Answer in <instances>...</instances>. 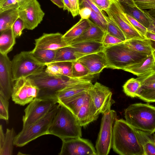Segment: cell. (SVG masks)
I'll list each match as a JSON object with an SVG mask.
<instances>
[{
    "mask_svg": "<svg viewBox=\"0 0 155 155\" xmlns=\"http://www.w3.org/2000/svg\"><path fill=\"white\" fill-rule=\"evenodd\" d=\"M112 148L120 155H144L136 129L123 119H117L115 124Z\"/></svg>",
    "mask_w": 155,
    "mask_h": 155,
    "instance_id": "cell-1",
    "label": "cell"
},
{
    "mask_svg": "<svg viewBox=\"0 0 155 155\" xmlns=\"http://www.w3.org/2000/svg\"><path fill=\"white\" fill-rule=\"evenodd\" d=\"M59 104L49 129V134L56 136L61 140L81 137L82 127L76 116L66 107Z\"/></svg>",
    "mask_w": 155,
    "mask_h": 155,
    "instance_id": "cell-2",
    "label": "cell"
},
{
    "mask_svg": "<svg viewBox=\"0 0 155 155\" xmlns=\"http://www.w3.org/2000/svg\"><path fill=\"white\" fill-rule=\"evenodd\" d=\"M126 121L135 129L152 134L155 132V107L137 103L130 105L124 111Z\"/></svg>",
    "mask_w": 155,
    "mask_h": 155,
    "instance_id": "cell-3",
    "label": "cell"
},
{
    "mask_svg": "<svg viewBox=\"0 0 155 155\" xmlns=\"http://www.w3.org/2000/svg\"><path fill=\"white\" fill-rule=\"evenodd\" d=\"M28 78L39 90L37 97H55L56 93L59 91L77 84L90 82L64 76L50 75L45 70Z\"/></svg>",
    "mask_w": 155,
    "mask_h": 155,
    "instance_id": "cell-4",
    "label": "cell"
},
{
    "mask_svg": "<svg viewBox=\"0 0 155 155\" xmlns=\"http://www.w3.org/2000/svg\"><path fill=\"white\" fill-rule=\"evenodd\" d=\"M107 68L122 69L137 63L148 55L135 51L123 42L104 48Z\"/></svg>",
    "mask_w": 155,
    "mask_h": 155,
    "instance_id": "cell-5",
    "label": "cell"
},
{
    "mask_svg": "<svg viewBox=\"0 0 155 155\" xmlns=\"http://www.w3.org/2000/svg\"><path fill=\"white\" fill-rule=\"evenodd\" d=\"M59 105V103H58L40 120L22 127L21 130L15 138L14 145L22 147L41 136L49 134V129Z\"/></svg>",
    "mask_w": 155,
    "mask_h": 155,
    "instance_id": "cell-6",
    "label": "cell"
},
{
    "mask_svg": "<svg viewBox=\"0 0 155 155\" xmlns=\"http://www.w3.org/2000/svg\"><path fill=\"white\" fill-rule=\"evenodd\" d=\"M14 81L21 78H28L45 70L46 66L40 63L31 51H22L15 55L11 61Z\"/></svg>",
    "mask_w": 155,
    "mask_h": 155,
    "instance_id": "cell-7",
    "label": "cell"
},
{
    "mask_svg": "<svg viewBox=\"0 0 155 155\" xmlns=\"http://www.w3.org/2000/svg\"><path fill=\"white\" fill-rule=\"evenodd\" d=\"M117 120V113L114 110L103 114L95 146L97 155H107L110 153L112 147L114 128Z\"/></svg>",
    "mask_w": 155,
    "mask_h": 155,
    "instance_id": "cell-8",
    "label": "cell"
},
{
    "mask_svg": "<svg viewBox=\"0 0 155 155\" xmlns=\"http://www.w3.org/2000/svg\"><path fill=\"white\" fill-rule=\"evenodd\" d=\"M58 103L54 97H36L29 103L24 110L23 127L30 125L46 115Z\"/></svg>",
    "mask_w": 155,
    "mask_h": 155,
    "instance_id": "cell-9",
    "label": "cell"
},
{
    "mask_svg": "<svg viewBox=\"0 0 155 155\" xmlns=\"http://www.w3.org/2000/svg\"><path fill=\"white\" fill-rule=\"evenodd\" d=\"M112 1L109 8L105 12L120 28L125 35L126 40L146 38L132 25L127 17L121 4L116 0Z\"/></svg>",
    "mask_w": 155,
    "mask_h": 155,
    "instance_id": "cell-10",
    "label": "cell"
},
{
    "mask_svg": "<svg viewBox=\"0 0 155 155\" xmlns=\"http://www.w3.org/2000/svg\"><path fill=\"white\" fill-rule=\"evenodd\" d=\"M15 82L11 97L15 104L24 106L38 97L39 90L29 78H21Z\"/></svg>",
    "mask_w": 155,
    "mask_h": 155,
    "instance_id": "cell-11",
    "label": "cell"
},
{
    "mask_svg": "<svg viewBox=\"0 0 155 155\" xmlns=\"http://www.w3.org/2000/svg\"><path fill=\"white\" fill-rule=\"evenodd\" d=\"M19 17L23 21L25 29L32 30L42 21L45 14L37 0H30L18 8Z\"/></svg>",
    "mask_w": 155,
    "mask_h": 155,
    "instance_id": "cell-12",
    "label": "cell"
},
{
    "mask_svg": "<svg viewBox=\"0 0 155 155\" xmlns=\"http://www.w3.org/2000/svg\"><path fill=\"white\" fill-rule=\"evenodd\" d=\"M60 155H97L95 148L89 140L81 137L61 140Z\"/></svg>",
    "mask_w": 155,
    "mask_h": 155,
    "instance_id": "cell-13",
    "label": "cell"
},
{
    "mask_svg": "<svg viewBox=\"0 0 155 155\" xmlns=\"http://www.w3.org/2000/svg\"><path fill=\"white\" fill-rule=\"evenodd\" d=\"M88 93L100 114H103L111 110L112 105L115 103L110 89L99 82L93 84Z\"/></svg>",
    "mask_w": 155,
    "mask_h": 155,
    "instance_id": "cell-14",
    "label": "cell"
},
{
    "mask_svg": "<svg viewBox=\"0 0 155 155\" xmlns=\"http://www.w3.org/2000/svg\"><path fill=\"white\" fill-rule=\"evenodd\" d=\"M14 82L11 61L7 55L0 53V95L8 100L11 97Z\"/></svg>",
    "mask_w": 155,
    "mask_h": 155,
    "instance_id": "cell-15",
    "label": "cell"
},
{
    "mask_svg": "<svg viewBox=\"0 0 155 155\" xmlns=\"http://www.w3.org/2000/svg\"><path fill=\"white\" fill-rule=\"evenodd\" d=\"M77 61L84 65L90 74L95 76L108 66L107 61L103 51L82 57Z\"/></svg>",
    "mask_w": 155,
    "mask_h": 155,
    "instance_id": "cell-16",
    "label": "cell"
},
{
    "mask_svg": "<svg viewBox=\"0 0 155 155\" xmlns=\"http://www.w3.org/2000/svg\"><path fill=\"white\" fill-rule=\"evenodd\" d=\"M63 35L56 33H44L42 35L35 40V48L58 50L70 45L63 39Z\"/></svg>",
    "mask_w": 155,
    "mask_h": 155,
    "instance_id": "cell-17",
    "label": "cell"
},
{
    "mask_svg": "<svg viewBox=\"0 0 155 155\" xmlns=\"http://www.w3.org/2000/svg\"><path fill=\"white\" fill-rule=\"evenodd\" d=\"M100 114L88 94L86 101L76 116L80 125L82 127H84L96 120Z\"/></svg>",
    "mask_w": 155,
    "mask_h": 155,
    "instance_id": "cell-18",
    "label": "cell"
},
{
    "mask_svg": "<svg viewBox=\"0 0 155 155\" xmlns=\"http://www.w3.org/2000/svg\"><path fill=\"white\" fill-rule=\"evenodd\" d=\"M123 70L131 73L138 77L155 71V58L153 52L139 62L127 67Z\"/></svg>",
    "mask_w": 155,
    "mask_h": 155,
    "instance_id": "cell-19",
    "label": "cell"
},
{
    "mask_svg": "<svg viewBox=\"0 0 155 155\" xmlns=\"http://www.w3.org/2000/svg\"><path fill=\"white\" fill-rule=\"evenodd\" d=\"M70 46L77 59L85 55L103 51L105 48L102 43L93 41L76 43Z\"/></svg>",
    "mask_w": 155,
    "mask_h": 155,
    "instance_id": "cell-20",
    "label": "cell"
},
{
    "mask_svg": "<svg viewBox=\"0 0 155 155\" xmlns=\"http://www.w3.org/2000/svg\"><path fill=\"white\" fill-rule=\"evenodd\" d=\"M88 20L90 24L89 27L82 34L73 41L71 45L84 41H93L102 43L106 33L89 18Z\"/></svg>",
    "mask_w": 155,
    "mask_h": 155,
    "instance_id": "cell-21",
    "label": "cell"
},
{
    "mask_svg": "<svg viewBox=\"0 0 155 155\" xmlns=\"http://www.w3.org/2000/svg\"><path fill=\"white\" fill-rule=\"evenodd\" d=\"M88 95V91L82 92L73 96L58 101L76 116L86 101Z\"/></svg>",
    "mask_w": 155,
    "mask_h": 155,
    "instance_id": "cell-22",
    "label": "cell"
},
{
    "mask_svg": "<svg viewBox=\"0 0 155 155\" xmlns=\"http://www.w3.org/2000/svg\"><path fill=\"white\" fill-rule=\"evenodd\" d=\"M72 62H62L50 63L46 65L45 71L48 74L51 75L64 76L73 78L72 75Z\"/></svg>",
    "mask_w": 155,
    "mask_h": 155,
    "instance_id": "cell-23",
    "label": "cell"
},
{
    "mask_svg": "<svg viewBox=\"0 0 155 155\" xmlns=\"http://www.w3.org/2000/svg\"><path fill=\"white\" fill-rule=\"evenodd\" d=\"M90 26L88 19L81 18L78 22L63 35V39L71 45L73 41L82 34Z\"/></svg>",
    "mask_w": 155,
    "mask_h": 155,
    "instance_id": "cell-24",
    "label": "cell"
},
{
    "mask_svg": "<svg viewBox=\"0 0 155 155\" xmlns=\"http://www.w3.org/2000/svg\"><path fill=\"white\" fill-rule=\"evenodd\" d=\"M124 43L130 48L138 52L149 55L153 52L151 40L147 38H134L126 40Z\"/></svg>",
    "mask_w": 155,
    "mask_h": 155,
    "instance_id": "cell-25",
    "label": "cell"
},
{
    "mask_svg": "<svg viewBox=\"0 0 155 155\" xmlns=\"http://www.w3.org/2000/svg\"><path fill=\"white\" fill-rule=\"evenodd\" d=\"M136 134L144 150V155H155V134L136 129Z\"/></svg>",
    "mask_w": 155,
    "mask_h": 155,
    "instance_id": "cell-26",
    "label": "cell"
},
{
    "mask_svg": "<svg viewBox=\"0 0 155 155\" xmlns=\"http://www.w3.org/2000/svg\"><path fill=\"white\" fill-rule=\"evenodd\" d=\"M93 84L88 82L77 84L57 91L55 96L58 101L73 96L80 92L88 91Z\"/></svg>",
    "mask_w": 155,
    "mask_h": 155,
    "instance_id": "cell-27",
    "label": "cell"
},
{
    "mask_svg": "<svg viewBox=\"0 0 155 155\" xmlns=\"http://www.w3.org/2000/svg\"><path fill=\"white\" fill-rule=\"evenodd\" d=\"M0 34V53L7 55L13 49L16 43V38L12 28L3 31Z\"/></svg>",
    "mask_w": 155,
    "mask_h": 155,
    "instance_id": "cell-28",
    "label": "cell"
},
{
    "mask_svg": "<svg viewBox=\"0 0 155 155\" xmlns=\"http://www.w3.org/2000/svg\"><path fill=\"white\" fill-rule=\"evenodd\" d=\"M19 17L18 9H12L0 13V33L12 28Z\"/></svg>",
    "mask_w": 155,
    "mask_h": 155,
    "instance_id": "cell-29",
    "label": "cell"
},
{
    "mask_svg": "<svg viewBox=\"0 0 155 155\" xmlns=\"http://www.w3.org/2000/svg\"><path fill=\"white\" fill-rule=\"evenodd\" d=\"M120 3L126 13L132 16L147 28H148L150 22L144 10L139 8L136 6H132Z\"/></svg>",
    "mask_w": 155,
    "mask_h": 155,
    "instance_id": "cell-30",
    "label": "cell"
},
{
    "mask_svg": "<svg viewBox=\"0 0 155 155\" xmlns=\"http://www.w3.org/2000/svg\"><path fill=\"white\" fill-rule=\"evenodd\" d=\"M72 75L73 78L90 82L95 77L90 74L84 65L77 60L72 62Z\"/></svg>",
    "mask_w": 155,
    "mask_h": 155,
    "instance_id": "cell-31",
    "label": "cell"
},
{
    "mask_svg": "<svg viewBox=\"0 0 155 155\" xmlns=\"http://www.w3.org/2000/svg\"><path fill=\"white\" fill-rule=\"evenodd\" d=\"M57 50L34 48L31 52L37 60L46 66L53 61Z\"/></svg>",
    "mask_w": 155,
    "mask_h": 155,
    "instance_id": "cell-32",
    "label": "cell"
},
{
    "mask_svg": "<svg viewBox=\"0 0 155 155\" xmlns=\"http://www.w3.org/2000/svg\"><path fill=\"white\" fill-rule=\"evenodd\" d=\"M77 60L73 48L70 45L58 50L55 58L51 63L62 62H73Z\"/></svg>",
    "mask_w": 155,
    "mask_h": 155,
    "instance_id": "cell-33",
    "label": "cell"
},
{
    "mask_svg": "<svg viewBox=\"0 0 155 155\" xmlns=\"http://www.w3.org/2000/svg\"><path fill=\"white\" fill-rule=\"evenodd\" d=\"M3 144L0 149V155H11L13 154L14 142L16 134L14 129L7 128L5 134Z\"/></svg>",
    "mask_w": 155,
    "mask_h": 155,
    "instance_id": "cell-34",
    "label": "cell"
},
{
    "mask_svg": "<svg viewBox=\"0 0 155 155\" xmlns=\"http://www.w3.org/2000/svg\"><path fill=\"white\" fill-rule=\"evenodd\" d=\"M141 86V81L137 78H131L123 86V91L127 96L132 98L137 97Z\"/></svg>",
    "mask_w": 155,
    "mask_h": 155,
    "instance_id": "cell-35",
    "label": "cell"
},
{
    "mask_svg": "<svg viewBox=\"0 0 155 155\" xmlns=\"http://www.w3.org/2000/svg\"><path fill=\"white\" fill-rule=\"evenodd\" d=\"M107 33L115 37L124 42L126 41V38L124 33L117 25L108 16L107 17Z\"/></svg>",
    "mask_w": 155,
    "mask_h": 155,
    "instance_id": "cell-36",
    "label": "cell"
},
{
    "mask_svg": "<svg viewBox=\"0 0 155 155\" xmlns=\"http://www.w3.org/2000/svg\"><path fill=\"white\" fill-rule=\"evenodd\" d=\"M80 7H88L94 12L103 22L107 25V16L100 9L93 0H79Z\"/></svg>",
    "mask_w": 155,
    "mask_h": 155,
    "instance_id": "cell-37",
    "label": "cell"
},
{
    "mask_svg": "<svg viewBox=\"0 0 155 155\" xmlns=\"http://www.w3.org/2000/svg\"><path fill=\"white\" fill-rule=\"evenodd\" d=\"M9 102L2 96L0 95V119L8 122L9 116Z\"/></svg>",
    "mask_w": 155,
    "mask_h": 155,
    "instance_id": "cell-38",
    "label": "cell"
},
{
    "mask_svg": "<svg viewBox=\"0 0 155 155\" xmlns=\"http://www.w3.org/2000/svg\"><path fill=\"white\" fill-rule=\"evenodd\" d=\"M17 0H2L0 1V13L4 11L18 8Z\"/></svg>",
    "mask_w": 155,
    "mask_h": 155,
    "instance_id": "cell-39",
    "label": "cell"
},
{
    "mask_svg": "<svg viewBox=\"0 0 155 155\" xmlns=\"http://www.w3.org/2000/svg\"><path fill=\"white\" fill-rule=\"evenodd\" d=\"M136 6L142 9H155V0H134Z\"/></svg>",
    "mask_w": 155,
    "mask_h": 155,
    "instance_id": "cell-40",
    "label": "cell"
},
{
    "mask_svg": "<svg viewBox=\"0 0 155 155\" xmlns=\"http://www.w3.org/2000/svg\"><path fill=\"white\" fill-rule=\"evenodd\" d=\"M123 42L119 38L106 33L104 37L102 43L105 48L113 46Z\"/></svg>",
    "mask_w": 155,
    "mask_h": 155,
    "instance_id": "cell-41",
    "label": "cell"
},
{
    "mask_svg": "<svg viewBox=\"0 0 155 155\" xmlns=\"http://www.w3.org/2000/svg\"><path fill=\"white\" fill-rule=\"evenodd\" d=\"M155 90V81L149 82L141 84L137 97L149 94Z\"/></svg>",
    "mask_w": 155,
    "mask_h": 155,
    "instance_id": "cell-42",
    "label": "cell"
},
{
    "mask_svg": "<svg viewBox=\"0 0 155 155\" xmlns=\"http://www.w3.org/2000/svg\"><path fill=\"white\" fill-rule=\"evenodd\" d=\"M127 17L134 27L143 36L145 37L147 28L132 16L126 13Z\"/></svg>",
    "mask_w": 155,
    "mask_h": 155,
    "instance_id": "cell-43",
    "label": "cell"
},
{
    "mask_svg": "<svg viewBox=\"0 0 155 155\" xmlns=\"http://www.w3.org/2000/svg\"><path fill=\"white\" fill-rule=\"evenodd\" d=\"M12 28L15 38L19 37L21 35L22 31L25 29L23 21L18 17L14 23Z\"/></svg>",
    "mask_w": 155,
    "mask_h": 155,
    "instance_id": "cell-44",
    "label": "cell"
},
{
    "mask_svg": "<svg viewBox=\"0 0 155 155\" xmlns=\"http://www.w3.org/2000/svg\"><path fill=\"white\" fill-rule=\"evenodd\" d=\"M97 6L101 10L105 12L110 8L112 0H93Z\"/></svg>",
    "mask_w": 155,
    "mask_h": 155,
    "instance_id": "cell-45",
    "label": "cell"
},
{
    "mask_svg": "<svg viewBox=\"0 0 155 155\" xmlns=\"http://www.w3.org/2000/svg\"><path fill=\"white\" fill-rule=\"evenodd\" d=\"M137 78L140 80L141 84L147 82L155 81V71L147 73Z\"/></svg>",
    "mask_w": 155,
    "mask_h": 155,
    "instance_id": "cell-46",
    "label": "cell"
},
{
    "mask_svg": "<svg viewBox=\"0 0 155 155\" xmlns=\"http://www.w3.org/2000/svg\"><path fill=\"white\" fill-rule=\"evenodd\" d=\"M72 8L71 13L73 17L79 15L80 9L79 0H69Z\"/></svg>",
    "mask_w": 155,
    "mask_h": 155,
    "instance_id": "cell-47",
    "label": "cell"
},
{
    "mask_svg": "<svg viewBox=\"0 0 155 155\" xmlns=\"http://www.w3.org/2000/svg\"><path fill=\"white\" fill-rule=\"evenodd\" d=\"M91 13V11L90 8L84 7L80 8L79 15L80 16L81 18L87 19L90 18Z\"/></svg>",
    "mask_w": 155,
    "mask_h": 155,
    "instance_id": "cell-48",
    "label": "cell"
},
{
    "mask_svg": "<svg viewBox=\"0 0 155 155\" xmlns=\"http://www.w3.org/2000/svg\"><path fill=\"white\" fill-rule=\"evenodd\" d=\"M144 12L149 19L150 25L147 28L148 31L155 33V19L151 16L147 12V11L144 10Z\"/></svg>",
    "mask_w": 155,
    "mask_h": 155,
    "instance_id": "cell-49",
    "label": "cell"
},
{
    "mask_svg": "<svg viewBox=\"0 0 155 155\" xmlns=\"http://www.w3.org/2000/svg\"><path fill=\"white\" fill-rule=\"evenodd\" d=\"M138 98L147 102H155V90L147 94L141 96Z\"/></svg>",
    "mask_w": 155,
    "mask_h": 155,
    "instance_id": "cell-50",
    "label": "cell"
},
{
    "mask_svg": "<svg viewBox=\"0 0 155 155\" xmlns=\"http://www.w3.org/2000/svg\"><path fill=\"white\" fill-rule=\"evenodd\" d=\"M64 5L63 9L64 10H67L68 12H71L72 8L69 0H62Z\"/></svg>",
    "mask_w": 155,
    "mask_h": 155,
    "instance_id": "cell-51",
    "label": "cell"
},
{
    "mask_svg": "<svg viewBox=\"0 0 155 155\" xmlns=\"http://www.w3.org/2000/svg\"><path fill=\"white\" fill-rule=\"evenodd\" d=\"M5 134H4L2 125L0 126V149L2 148L4 143L5 139Z\"/></svg>",
    "mask_w": 155,
    "mask_h": 155,
    "instance_id": "cell-52",
    "label": "cell"
},
{
    "mask_svg": "<svg viewBox=\"0 0 155 155\" xmlns=\"http://www.w3.org/2000/svg\"><path fill=\"white\" fill-rule=\"evenodd\" d=\"M119 2L125 4L129 5L135 6V5L134 0H116Z\"/></svg>",
    "mask_w": 155,
    "mask_h": 155,
    "instance_id": "cell-53",
    "label": "cell"
},
{
    "mask_svg": "<svg viewBox=\"0 0 155 155\" xmlns=\"http://www.w3.org/2000/svg\"><path fill=\"white\" fill-rule=\"evenodd\" d=\"M145 38L155 41V33L147 31L146 33Z\"/></svg>",
    "mask_w": 155,
    "mask_h": 155,
    "instance_id": "cell-54",
    "label": "cell"
},
{
    "mask_svg": "<svg viewBox=\"0 0 155 155\" xmlns=\"http://www.w3.org/2000/svg\"><path fill=\"white\" fill-rule=\"evenodd\" d=\"M53 3L57 5L59 8H63L64 5L62 0H50Z\"/></svg>",
    "mask_w": 155,
    "mask_h": 155,
    "instance_id": "cell-55",
    "label": "cell"
},
{
    "mask_svg": "<svg viewBox=\"0 0 155 155\" xmlns=\"http://www.w3.org/2000/svg\"><path fill=\"white\" fill-rule=\"evenodd\" d=\"M147 12L151 16L155 19V9L149 10Z\"/></svg>",
    "mask_w": 155,
    "mask_h": 155,
    "instance_id": "cell-56",
    "label": "cell"
},
{
    "mask_svg": "<svg viewBox=\"0 0 155 155\" xmlns=\"http://www.w3.org/2000/svg\"><path fill=\"white\" fill-rule=\"evenodd\" d=\"M151 46L153 51V53L155 58V41L151 40Z\"/></svg>",
    "mask_w": 155,
    "mask_h": 155,
    "instance_id": "cell-57",
    "label": "cell"
},
{
    "mask_svg": "<svg viewBox=\"0 0 155 155\" xmlns=\"http://www.w3.org/2000/svg\"><path fill=\"white\" fill-rule=\"evenodd\" d=\"M30 0H17L19 6L23 4Z\"/></svg>",
    "mask_w": 155,
    "mask_h": 155,
    "instance_id": "cell-58",
    "label": "cell"
},
{
    "mask_svg": "<svg viewBox=\"0 0 155 155\" xmlns=\"http://www.w3.org/2000/svg\"><path fill=\"white\" fill-rule=\"evenodd\" d=\"M2 0H0V1H2Z\"/></svg>",
    "mask_w": 155,
    "mask_h": 155,
    "instance_id": "cell-59",
    "label": "cell"
}]
</instances>
